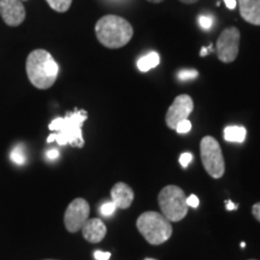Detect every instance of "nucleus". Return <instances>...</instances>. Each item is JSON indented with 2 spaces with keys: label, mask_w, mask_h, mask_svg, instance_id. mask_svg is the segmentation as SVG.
<instances>
[{
  "label": "nucleus",
  "mask_w": 260,
  "mask_h": 260,
  "mask_svg": "<svg viewBox=\"0 0 260 260\" xmlns=\"http://www.w3.org/2000/svg\"><path fill=\"white\" fill-rule=\"evenodd\" d=\"M226 8L229 10H234L236 8V0H224Z\"/></svg>",
  "instance_id": "nucleus-27"
},
{
  "label": "nucleus",
  "mask_w": 260,
  "mask_h": 260,
  "mask_svg": "<svg viewBox=\"0 0 260 260\" xmlns=\"http://www.w3.org/2000/svg\"><path fill=\"white\" fill-rule=\"evenodd\" d=\"M0 16L10 27H17L25 19V9L21 0H0Z\"/></svg>",
  "instance_id": "nucleus-10"
},
{
  "label": "nucleus",
  "mask_w": 260,
  "mask_h": 260,
  "mask_svg": "<svg viewBox=\"0 0 260 260\" xmlns=\"http://www.w3.org/2000/svg\"><path fill=\"white\" fill-rule=\"evenodd\" d=\"M144 260H157V259H153V258H146Z\"/></svg>",
  "instance_id": "nucleus-33"
},
{
  "label": "nucleus",
  "mask_w": 260,
  "mask_h": 260,
  "mask_svg": "<svg viewBox=\"0 0 260 260\" xmlns=\"http://www.w3.org/2000/svg\"><path fill=\"white\" fill-rule=\"evenodd\" d=\"M199 24L201 28L205 29V30H209V29L212 27V24H213V18L210 17V16H206V15L200 16Z\"/></svg>",
  "instance_id": "nucleus-21"
},
{
  "label": "nucleus",
  "mask_w": 260,
  "mask_h": 260,
  "mask_svg": "<svg viewBox=\"0 0 260 260\" xmlns=\"http://www.w3.org/2000/svg\"><path fill=\"white\" fill-rule=\"evenodd\" d=\"M191 129V123L189 119H184V121L180 122L176 126V132L178 133V134H187V133H189Z\"/></svg>",
  "instance_id": "nucleus-20"
},
{
  "label": "nucleus",
  "mask_w": 260,
  "mask_h": 260,
  "mask_svg": "<svg viewBox=\"0 0 260 260\" xmlns=\"http://www.w3.org/2000/svg\"><path fill=\"white\" fill-rule=\"evenodd\" d=\"M237 209V205L234 204L232 200H228L226 201V210L228 211H232V210H236Z\"/></svg>",
  "instance_id": "nucleus-28"
},
{
  "label": "nucleus",
  "mask_w": 260,
  "mask_h": 260,
  "mask_svg": "<svg viewBox=\"0 0 260 260\" xmlns=\"http://www.w3.org/2000/svg\"><path fill=\"white\" fill-rule=\"evenodd\" d=\"M117 210L116 205L112 203V201H109V203H105L102 205V207H100V213L103 214V216L105 217H109L113 214V212Z\"/></svg>",
  "instance_id": "nucleus-19"
},
{
  "label": "nucleus",
  "mask_w": 260,
  "mask_h": 260,
  "mask_svg": "<svg viewBox=\"0 0 260 260\" xmlns=\"http://www.w3.org/2000/svg\"><path fill=\"white\" fill-rule=\"evenodd\" d=\"M181 3H183V4H195L197 2H199V0H180Z\"/></svg>",
  "instance_id": "nucleus-29"
},
{
  "label": "nucleus",
  "mask_w": 260,
  "mask_h": 260,
  "mask_svg": "<svg viewBox=\"0 0 260 260\" xmlns=\"http://www.w3.org/2000/svg\"><path fill=\"white\" fill-rule=\"evenodd\" d=\"M95 34L100 44L105 47L121 48L132 40L134 30L125 18L107 15L96 22Z\"/></svg>",
  "instance_id": "nucleus-3"
},
{
  "label": "nucleus",
  "mask_w": 260,
  "mask_h": 260,
  "mask_svg": "<svg viewBox=\"0 0 260 260\" xmlns=\"http://www.w3.org/2000/svg\"><path fill=\"white\" fill-rule=\"evenodd\" d=\"M251 260H254V259H251Z\"/></svg>",
  "instance_id": "nucleus-35"
},
{
  "label": "nucleus",
  "mask_w": 260,
  "mask_h": 260,
  "mask_svg": "<svg viewBox=\"0 0 260 260\" xmlns=\"http://www.w3.org/2000/svg\"><path fill=\"white\" fill-rule=\"evenodd\" d=\"M147 2H149V3H154V4H158V3L164 2V0H147Z\"/></svg>",
  "instance_id": "nucleus-31"
},
{
  "label": "nucleus",
  "mask_w": 260,
  "mask_h": 260,
  "mask_svg": "<svg viewBox=\"0 0 260 260\" xmlns=\"http://www.w3.org/2000/svg\"><path fill=\"white\" fill-rule=\"evenodd\" d=\"M138 230L149 245H161L167 242L172 235V225L162 216L154 211H146L136 220Z\"/></svg>",
  "instance_id": "nucleus-4"
},
{
  "label": "nucleus",
  "mask_w": 260,
  "mask_h": 260,
  "mask_svg": "<svg viewBox=\"0 0 260 260\" xmlns=\"http://www.w3.org/2000/svg\"><path fill=\"white\" fill-rule=\"evenodd\" d=\"M241 247H242V248H245V247H246V243H245V242H242V243H241Z\"/></svg>",
  "instance_id": "nucleus-32"
},
{
  "label": "nucleus",
  "mask_w": 260,
  "mask_h": 260,
  "mask_svg": "<svg viewBox=\"0 0 260 260\" xmlns=\"http://www.w3.org/2000/svg\"><path fill=\"white\" fill-rule=\"evenodd\" d=\"M158 204L169 222H180L188 213L186 194L174 184L162 188L158 195Z\"/></svg>",
  "instance_id": "nucleus-5"
},
{
  "label": "nucleus",
  "mask_w": 260,
  "mask_h": 260,
  "mask_svg": "<svg viewBox=\"0 0 260 260\" xmlns=\"http://www.w3.org/2000/svg\"><path fill=\"white\" fill-rule=\"evenodd\" d=\"M200 154L207 174L213 178H220L225 171L222 148L212 136H205L200 142Z\"/></svg>",
  "instance_id": "nucleus-6"
},
{
  "label": "nucleus",
  "mask_w": 260,
  "mask_h": 260,
  "mask_svg": "<svg viewBox=\"0 0 260 260\" xmlns=\"http://www.w3.org/2000/svg\"><path fill=\"white\" fill-rule=\"evenodd\" d=\"M28 79L38 89H48L53 86L59 74V65L46 50H34L25 63Z\"/></svg>",
  "instance_id": "nucleus-2"
},
{
  "label": "nucleus",
  "mask_w": 260,
  "mask_h": 260,
  "mask_svg": "<svg viewBox=\"0 0 260 260\" xmlns=\"http://www.w3.org/2000/svg\"><path fill=\"white\" fill-rule=\"evenodd\" d=\"M200 54H201V57L206 56V54H207V48H206V47H203V50H201Z\"/></svg>",
  "instance_id": "nucleus-30"
},
{
  "label": "nucleus",
  "mask_w": 260,
  "mask_h": 260,
  "mask_svg": "<svg viewBox=\"0 0 260 260\" xmlns=\"http://www.w3.org/2000/svg\"><path fill=\"white\" fill-rule=\"evenodd\" d=\"M90 207L86 199L77 198L71 201L64 213V225L68 232L77 233L89 219Z\"/></svg>",
  "instance_id": "nucleus-8"
},
{
  "label": "nucleus",
  "mask_w": 260,
  "mask_h": 260,
  "mask_svg": "<svg viewBox=\"0 0 260 260\" xmlns=\"http://www.w3.org/2000/svg\"><path fill=\"white\" fill-rule=\"evenodd\" d=\"M88 118V113L84 110H74L68 112L65 117H57L48 124V129L53 132L47 138V142L56 141L58 145H70L71 147L82 148L84 139L82 134V125Z\"/></svg>",
  "instance_id": "nucleus-1"
},
{
  "label": "nucleus",
  "mask_w": 260,
  "mask_h": 260,
  "mask_svg": "<svg viewBox=\"0 0 260 260\" xmlns=\"http://www.w3.org/2000/svg\"><path fill=\"white\" fill-rule=\"evenodd\" d=\"M47 4L57 12H65L70 9L73 0H46Z\"/></svg>",
  "instance_id": "nucleus-17"
},
{
  "label": "nucleus",
  "mask_w": 260,
  "mask_h": 260,
  "mask_svg": "<svg viewBox=\"0 0 260 260\" xmlns=\"http://www.w3.org/2000/svg\"><path fill=\"white\" fill-rule=\"evenodd\" d=\"M187 205L188 207H193V209H197L199 206V198L195 194H191L187 198Z\"/></svg>",
  "instance_id": "nucleus-23"
},
{
  "label": "nucleus",
  "mask_w": 260,
  "mask_h": 260,
  "mask_svg": "<svg viewBox=\"0 0 260 260\" xmlns=\"http://www.w3.org/2000/svg\"><path fill=\"white\" fill-rule=\"evenodd\" d=\"M240 30L235 27L224 29L217 40V56L223 63H232L236 59L240 47Z\"/></svg>",
  "instance_id": "nucleus-7"
},
{
  "label": "nucleus",
  "mask_w": 260,
  "mask_h": 260,
  "mask_svg": "<svg viewBox=\"0 0 260 260\" xmlns=\"http://www.w3.org/2000/svg\"><path fill=\"white\" fill-rule=\"evenodd\" d=\"M247 130L243 126L229 125L224 129V140L228 142H237L241 144L246 140Z\"/></svg>",
  "instance_id": "nucleus-14"
},
{
  "label": "nucleus",
  "mask_w": 260,
  "mask_h": 260,
  "mask_svg": "<svg viewBox=\"0 0 260 260\" xmlns=\"http://www.w3.org/2000/svg\"><path fill=\"white\" fill-rule=\"evenodd\" d=\"M10 159L15 162L16 165H24L27 161V152L23 145H17L12 148L10 153Z\"/></svg>",
  "instance_id": "nucleus-16"
},
{
  "label": "nucleus",
  "mask_w": 260,
  "mask_h": 260,
  "mask_svg": "<svg viewBox=\"0 0 260 260\" xmlns=\"http://www.w3.org/2000/svg\"><path fill=\"white\" fill-rule=\"evenodd\" d=\"M46 155H47L48 159H51V160H54V159H57L58 157H59V151H58V149H56V148H52V149H50V151H47Z\"/></svg>",
  "instance_id": "nucleus-26"
},
{
  "label": "nucleus",
  "mask_w": 260,
  "mask_h": 260,
  "mask_svg": "<svg viewBox=\"0 0 260 260\" xmlns=\"http://www.w3.org/2000/svg\"><path fill=\"white\" fill-rule=\"evenodd\" d=\"M240 14L248 23L260 25V0H237Z\"/></svg>",
  "instance_id": "nucleus-13"
},
{
  "label": "nucleus",
  "mask_w": 260,
  "mask_h": 260,
  "mask_svg": "<svg viewBox=\"0 0 260 260\" xmlns=\"http://www.w3.org/2000/svg\"><path fill=\"white\" fill-rule=\"evenodd\" d=\"M94 258H95L96 260H109L110 258H111V253L95 251L94 252Z\"/></svg>",
  "instance_id": "nucleus-24"
},
{
  "label": "nucleus",
  "mask_w": 260,
  "mask_h": 260,
  "mask_svg": "<svg viewBox=\"0 0 260 260\" xmlns=\"http://www.w3.org/2000/svg\"><path fill=\"white\" fill-rule=\"evenodd\" d=\"M252 213L254 216V218L260 222V203H256L255 205H253L252 207Z\"/></svg>",
  "instance_id": "nucleus-25"
},
{
  "label": "nucleus",
  "mask_w": 260,
  "mask_h": 260,
  "mask_svg": "<svg viewBox=\"0 0 260 260\" xmlns=\"http://www.w3.org/2000/svg\"><path fill=\"white\" fill-rule=\"evenodd\" d=\"M191 160H193V155H191V153H188V152H186V153H182V154H181V157H180V164H181L183 168H187L188 165L190 164Z\"/></svg>",
  "instance_id": "nucleus-22"
},
{
  "label": "nucleus",
  "mask_w": 260,
  "mask_h": 260,
  "mask_svg": "<svg viewBox=\"0 0 260 260\" xmlns=\"http://www.w3.org/2000/svg\"><path fill=\"white\" fill-rule=\"evenodd\" d=\"M159 61H160V58H159V54L157 52H149L148 54L140 58L136 65H138V69L140 71L147 73V71L153 69V68L158 67Z\"/></svg>",
  "instance_id": "nucleus-15"
},
{
  "label": "nucleus",
  "mask_w": 260,
  "mask_h": 260,
  "mask_svg": "<svg viewBox=\"0 0 260 260\" xmlns=\"http://www.w3.org/2000/svg\"><path fill=\"white\" fill-rule=\"evenodd\" d=\"M134 190L124 182H118L111 189V201L116 205L117 209H129L134 201Z\"/></svg>",
  "instance_id": "nucleus-11"
},
{
  "label": "nucleus",
  "mask_w": 260,
  "mask_h": 260,
  "mask_svg": "<svg viewBox=\"0 0 260 260\" xmlns=\"http://www.w3.org/2000/svg\"><path fill=\"white\" fill-rule=\"evenodd\" d=\"M198 75H199V73H198L197 70L184 69V70L178 71L177 77H178V80H181V81H189V80L197 79Z\"/></svg>",
  "instance_id": "nucleus-18"
},
{
  "label": "nucleus",
  "mask_w": 260,
  "mask_h": 260,
  "mask_svg": "<svg viewBox=\"0 0 260 260\" xmlns=\"http://www.w3.org/2000/svg\"><path fill=\"white\" fill-rule=\"evenodd\" d=\"M84 240L90 243H98L105 239L107 228L102 219L92 218L88 219L81 229Z\"/></svg>",
  "instance_id": "nucleus-12"
},
{
  "label": "nucleus",
  "mask_w": 260,
  "mask_h": 260,
  "mask_svg": "<svg viewBox=\"0 0 260 260\" xmlns=\"http://www.w3.org/2000/svg\"><path fill=\"white\" fill-rule=\"evenodd\" d=\"M45 260H56V259H45Z\"/></svg>",
  "instance_id": "nucleus-34"
},
{
  "label": "nucleus",
  "mask_w": 260,
  "mask_h": 260,
  "mask_svg": "<svg viewBox=\"0 0 260 260\" xmlns=\"http://www.w3.org/2000/svg\"><path fill=\"white\" fill-rule=\"evenodd\" d=\"M194 109L193 99L187 94H181L176 96L171 106L169 107L167 116H165V122L170 129H176L177 124L184 119H188V117Z\"/></svg>",
  "instance_id": "nucleus-9"
}]
</instances>
